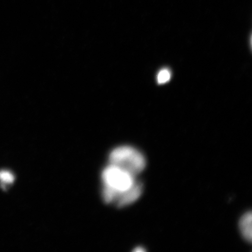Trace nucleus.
<instances>
[{"mask_svg": "<svg viewBox=\"0 0 252 252\" xmlns=\"http://www.w3.org/2000/svg\"><path fill=\"white\" fill-rule=\"evenodd\" d=\"M110 165L119 167L135 177L144 171L146 160L140 151L130 146H121L112 151L109 156Z\"/></svg>", "mask_w": 252, "mask_h": 252, "instance_id": "1", "label": "nucleus"}, {"mask_svg": "<svg viewBox=\"0 0 252 252\" xmlns=\"http://www.w3.org/2000/svg\"><path fill=\"white\" fill-rule=\"evenodd\" d=\"M102 179L104 185L120 191L127 190L136 182L130 173L110 164L103 170Z\"/></svg>", "mask_w": 252, "mask_h": 252, "instance_id": "2", "label": "nucleus"}, {"mask_svg": "<svg viewBox=\"0 0 252 252\" xmlns=\"http://www.w3.org/2000/svg\"><path fill=\"white\" fill-rule=\"evenodd\" d=\"M143 187L140 183L135 184L127 190L120 191L115 201L117 206L120 208L128 206L137 201L141 196Z\"/></svg>", "mask_w": 252, "mask_h": 252, "instance_id": "3", "label": "nucleus"}, {"mask_svg": "<svg viewBox=\"0 0 252 252\" xmlns=\"http://www.w3.org/2000/svg\"><path fill=\"white\" fill-rule=\"evenodd\" d=\"M252 214L251 212L244 214L239 220V229L242 236L249 242H252Z\"/></svg>", "mask_w": 252, "mask_h": 252, "instance_id": "4", "label": "nucleus"}, {"mask_svg": "<svg viewBox=\"0 0 252 252\" xmlns=\"http://www.w3.org/2000/svg\"><path fill=\"white\" fill-rule=\"evenodd\" d=\"M15 176L11 172L7 170L0 171V187L2 190H7V186L13 184Z\"/></svg>", "mask_w": 252, "mask_h": 252, "instance_id": "5", "label": "nucleus"}, {"mask_svg": "<svg viewBox=\"0 0 252 252\" xmlns=\"http://www.w3.org/2000/svg\"><path fill=\"white\" fill-rule=\"evenodd\" d=\"M171 73L168 69L163 68L160 70L157 74V81L158 84H164L171 80Z\"/></svg>", "mask_w": 252, "mask_h": 252, "instance_id": "6", "label": "nucleus"}, {"mask_svg": "<svg viewBox=\"0 0 252 252\" xmlns=\"http://www.w3.org/2000/svg\"><path fill=\"white\" fill-rule=\"evenodd\" d=\"M146 251L142 247H138L136 249H135L134 252H143Z\"/></svg>", "mask_w": 252, "mask_h": 252, "instance_id": "7", "label": "nucleus"}]
</instances>
